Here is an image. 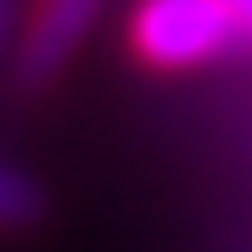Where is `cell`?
Returning a JSON list of instances; mask_svg holds the SVG:
<instances>
[{
  "label": "cell",
  "instance_id": "obj_3",
  "mask_svg": "<svg viewBox=\"0 0 252 252\" xmlns=\"http://www.w3.org/2000/svg\"><path fill=\"white\" fill-rule=\"evenodd\" d=\"M28 213H34V185L23 174L0 168V224H23Z\"/></svg>",
  "mask_w": 252,
  "mask_h": 252
},
{
  "label": "cell",
  "instance_id": "obj_2",
  "mask_svg": "<svg viewBox=\"0 0 252 252\" xmlns=\"http://www.w3.org/2000/svg\"><path fill=\"white\" fill-rule=\"evenodd\" d=\"M95 11H101V0H34L23 28H17V79L23 84H45L84 45Z\"/></svg>",
  "mask_w": 252,
  "mask_h": 252
},
{
  "label": "cell",
  "instance_id": "obj_5",
  "mask_svg": "<svg viewBox=\"0 0 252 252\" xmlns=\"http://www.w3.org/2000/svg\"><path fill=\"white\" fill-rule=\"evenodd\" d=\"M0 34H6V0H0Z\"/></svg>",
  "mask_w": 252,
  "mask_h": 252
},
{
  "label": "cell",
  "instance_id": "obj_4",
  "mask_svg": "<svg viewBox=\"0 0 252 252\" xmlns=\"http://www.w3.org/2000/svg\"><path fill=\"white\" fill-rule=\"evenodd\" d=\"M219 6L235 17V28H241V39H252V0H219Z\"/></svg>",
  "mask_w": 252,
  "mask_h": 252
},
{
  "label": "cell",
  "instance_id": "obj_1",
  "mask_svg": "<svg viewBox=\"0 0 252 252\" xmlns=\"http://www.w3.org/2000/svg\"><path fill=\"white\" fill-rule=\"evenodd\" d=\"M235 39H241V28L219 0H140L129 17V51L162 73L202 67Z\"/></svg>",
  "mask_w": 252,
  "mask_h": 252
}]
</instances>
